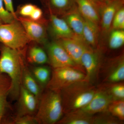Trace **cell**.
Returning a JSON list of instances; mask_svg holds the SVG:
<instances>
[{
  "mask_svg": "<svg viewBox=\"0 0 124 124\" xmlns=\"http://www.w3.org/2000/svg\"><path fill=\"white\" fill-rule=\"evenodd\" d=\"M0 73H6L10 79L9 95L14 99L18 98L22 85L23 67L24 64L20 50L4 45L1 48Z\"/></svg>",
  "mask_w": 124,
  "mask_h": 124,
  "instance_id": "6da1fadb",
  "label": "cell"
},
{
  "mask_svg": "<svg viewBox=\"0 0 124 124\" xmlns=\"http://www.w3.org/2000/svg\"><path fill=\"white\" fill-rule=\"evenodd\" d=\"M97 86L85 80L78 81L60 91L64 114L81 109L87 105L93 98Z\"/></svg>",
  "mask_w": 124,
  "mask_h": 124,
  "instance_id": "7a4b0ae2",
  "label": "cell"
},
{
  "mask_svg": "<svg viewBox=\"0 0 124 124\" xmlns=\"http://www.w3.org/2000/svg\"><path fill=\"white\" fill-rule=\"evenodd\" d=\"M46 89L39 100L35 117L38 124H57L64 115L60 93Z\"/></svg>",
  "mask_w": 124,
  "mask_h": 124,
  "instance_id": "3957f363",
  "label": "cell"
},
{
  "mask_svg": "<svg viewBox=\"0 0 124 124\" xmlns=\"http://www.w3.org/2000/svg\"><path fill=\"white\" fill-rule=\"evenodd\" d=\"M17 19L10 23L0 25V42L11 48L20 50L31 40Z\"/></svg>",
  "mask_w": 124,
  "mask_h": 124,
  "instance_id": "277c9868",
  "label": "cell"
},
{
  "mask_svg": "<svg viewBox=\"0 0 124 124\" xmlns=\"http://www.w3.org/2000/svg\"><path fill=\"white\" fill-rule=\"evenodd\" d=\"M85 74L76 68L64 67L53 68L46 88L60 92L70 85L85 80Z\"/></svg>",
  "mask_w": 124,
  "mask_h": 124,
  "instance_id": "5b68a950",
  "label": "cell"
},
{
  "mask_svg": "<svg viewBox=\"0 0 124 124\" xmlns=\"http://www.w3.org/2000/svg\"><path fill=\"white\" fill-rule=\"evenodd\" d=\"M124 80V53L113 57L104 58L99 69L97 85L102 83L122 82Z\"/></svg>",
  "mask_w": 124,
  "mask_h": 124,
  "instance_id": "8992f818",
  "label": "cell"
},
{
  "mask_svg": "<svg viewBox=\"0 0 124 124\" xmlns=\"http://www.w3.org/2000/svg\"><path fill=\"white\" fill-rule=\"evenodd\" d=\"M104 54L98 47L88 46L83 53L81 63L85 74V80L97 86L99 69L104 58Z\"/></svg>",
  "mask_w": 124,
  "mask_h": 124,
  "instance_id": "52a82bcc",
  "label": "cell"
},
{
  "mask_svg": "<svg viewBox=\"0 0 124 124\" xmlns=\"http://www.w3.org/2000/svg\"><path fill=\"white\" fill-rule=\"evenodd\" d=\"M124 0H110L104 2L100 11V37L106 38L111 30L113 18L117 11L124 6Z\"/></svg>",
  "mask_w": 124,
  "mask_h": 124,
  "instance_id": "ba28073f",
  "label": "cell"
},
{
  "mask_svg": "<svg viewBox=\"0 0 124 124\" xmlns=\"http://www.w3.org/2000/svg\"><path fill=\"white\" fill-rule=\"evenodd\" d=\"M46 49L48 62L53 68L71 67L79 70L63 47L57 41L48 44Z\"/></svg>",
  "mask_w": 124,
  "mask_h": 124,
  "instance_id": "9c48e42d",
  "label": "cell"
},
{
  "mask_svg": "<svg viewBox=\"0 0 124 124\" xmlns=\"http://www.w3.org/2000/svg\"><path fill=\"white\" fill-rule=\"evenodd\" d=\"M57 41L63 47L79 70L85 74L81 64V58L83 53L89 46L76 37L59 39Z\"/></svg>",
  "mask_w": 124,
  "mask_h": 124,
  "instance_id": "30bf717a",
  "label": "cell"
},
{
  "mask_svg": "<svg viewBox=\"0 0 124 124\" xmlns=\"http://www.w3.org/2000/svg\"><path fill=\"white\" fill-rule=\"evenodd\" d=\"M113 101L107 91L100 85H97L95 94L90 101L80 109L93 115L107 110L108 106Z\"/></svg>",
  "mask_w": 124,
  "mask_h": 124,
  "instance_id": "8fae6325",
  "label": "cell"
},
{
  "mask_svg": "<svg viewBox=\"0 0 124 124\" xmlns=\"http://www.w3.org/2000/svg\"><path fill=\"white\" fill-rule=\"evenodd\" d=\"M17 116H33L36 113L39 100L22 85L18 97Z\"/></svg>",
  "mask_w": 124,
  "mask_h": 124,
  "instance_id": "7c38bea8",
  "label": "cell"
},
{
  "mask_svg": "<svg viewBox=\"0 0 124 124\" xmlns=\"http://www.w3.org/2000/svg\"><path fill=\"white\" fill-rule=\"evenodd\" d=\"M83 17L100 26V11L104 2L99 0H75Z\"/></svg>",
  "mask_w": 124,
  "mask_h": 124,
  "instance_id": "4fadbf2b",
  "label": "cell"
},
{
  "mask_svg": "<svg viewBox=\"0 0 124 124\" xmlns=\"http://www.w3.org/2000/svg\"><path fill=\"white\" fill-rule=\"evenodd\" d=\"M18 20L23 25L31 41L41 44L46 42V29L42 23L28 17L19 18Z\"/></svg>",
  "mask_w": 124,
  "mask_h": 124,
  "instance_id": "5bb4252c",
  "label": "cell"
},
{
  "mask_svg": "<svg viewBox=\"0 0 124 124\" xmlns=\"http://www.w3.org/2000/svg\"><path fill=\"white\" fill-rule=\"evenodd\" d=\"M62 18L66 21L76 37L84 41L82 33L85 19L78 10L76 4L72 8L63 15Z\"/></svg>",
  "mask_w": 124,
  "mask_h": 124,
  "instance_id": "9a60e30c",
  "label": "cell"
},
{
  "mask_svg": "<svg viewBox=\"0 0 124 124\" xmlns=\"http://www.w3.org/2000/svg\"><path fill=\"white\" fill-rule=\"evenodd\" d=\"M50 25L52 33L58 39L76 37L73 31L64 19L54 14L50 16Z\"/></svg>",
  "mask_w": 124,
  "mask_h": 124,
  "instance_id": "2e32d148",
  "label": "cell"
},
{
  "mask_svg": "<svg viewBox=\"0 0 124 124\" xmlns=\"http://www.w3.org/2000/svg\"><path fill=\"white\" fill-rule=\"evenodd\" d=\"M100 36L99 25L85 19L84 26L82 33L84 41L90 47L96 48L98 46Z\"/></svg>",
  "mask_w": 124,
  "mask_h": 124,
  "instance_id": "e0dca14e",
  "label": "cell"
},
{
  "mask_svg": "<svg viewBox=\"0 0 124 124\" xmlns=\"http://www.w3.org/2000/svg\"><path fill=\"white\" fill-rule=\"evenodd\" d=\"M93 115L78 109L65 113L58 124H93Z\"/></svg>",
  "mask_w": 124,
  "mask_h": 124,
  "instance_id": "ac0fdd59",
  "label": "cell"
},
{
  "mask_svg": "<svg viewBox=\"0 0 124 124\" xmlns=\"http://www.w3.org/2000/svg\"><path fill=\"white\" fill-rule=\"evenodd\" d=\"M22 85L39 100L43 93L42 88L37 81L25 63L23 67Z\"/></svg>",
  "mask_w": 124,
  "mask_h": 124,
  "instance_id": "d6986e66",
  "label": "cell"
},
{
  "mask_svg": "<svg viewBox=\"0 0 124 124\" xmlns=\"http://www.w3.org/2000/svg\"><path fill=\"white\" fill-rule=\"evenodd\" d=\"M11 87L9 77L0 75V124L2 121L7 106V98Z\"/></svg>",
  "mask_w": 124,
  "mask_h": 124,
  "instance_id": "ffe728a7",
  "label": "cell"
},
{
  "mask_svg": "<svg viewBox=\"0 0 124 124\" xmlns=\"http://www.w3.org/2000/svg\"><path fill=\"white\" fill-rule=\"evenodd\" d=\"M99 85L107 91L113 100H124V81L102 83Z\"/></svg>",
  "mask_w": 124,
  "mask_h": 124,
  "instance_id": "44dd1931",
  "label": "cell"
},
{
  "mask_svg": "<svg viewBox=\"0 0 124 124\" xmlns=\"http://www.w3.org/2000/svg\"><path fill=\"white\" fill-rule=\"evenodd\" d=\"M45 2L51 10L63 15L76 5L75 0H46Z\"/></svg>",
  "mask_w": 124,
  "mask_h": 124,
  "instance_id": "7402d4cb",
  "label": "cell"
},
{
  "mask_svg": "<svg viewBox=\"0 0 124 124\" xmlns=\"http://www.w3.org/2000/svg\"><path fill=\"white\" fill-rule=\"evenodd\" d=\"M33 77L42 89L46 88L50 80L51 71L48 67H36L32 69L31 72Z\"/></svg>",
  "mask_w": 124,
  "mask_h": 124,
  "instance_id": "603a6c76",
  "label": "cell"
},
{
  "mask_svg": "<svg viewBox=\"0 0 124 124\" xmlns=\"http://www.w3.org/2000/svg\"><path fill=\"white\" fill-rule=\"evenodd\" d=\"M108 48L111 50L120 48L124 44V30H111L108 34Z\"/></svg>",
  "mask_w": 124,
  "mask_h": 124,
  "instance_id": "cb8c5ba5",
  "label": "cell"
},
{
  "mask_svg": "<svg viewBox=\"0 0 124 124\" xmlns=\"http://www.w3.org/2000/svg\"><path fill=\"white\" fill-rule=\"evenodd\" d=\"M28 60L32 63L43 64L48 62V55L45 51L40 47L33 46L30 49Z\"/></svg>",
  "mask_w": 124,
  "mask_h": 124,
  "instance_id": "d4e9b609",
  "label": "cell"
},
{
  "mask_svg": "<svg viewBox=\"0 0 124 124\" xmlns=\"http://www.w3.org/2000/svg\"><path fill=\"white\" fill-rule=\"evenodd\" d=\"M120 120L107 110L93 115V124H124Z\"/></svg>",
  "mask_w": 124,
  "mask_h": 124,
  "instance_id": "484cf974",
  "label": "cell"
},
{
  "mask_svg": "<svg viewBox=\"0 0 124 124\" xmlns=\"http://www.w3.org/2000/svg\"><path fill=\"white\" fill-rule=\"evenodd\" d=\"M107 111L112 115L124 121V100H113L108 108Z\"/></svg>",
  "mask_w": 124,
  "mask_h": 124,
  "instance_id": "4316f807",
  "label": "cell"
},
{
  "mask_svg": "<svg viewBox=\"0 0 124 124\" xmlns=\"http://www.w3.org/2000/svg\"><path fill=\"white\" fill-rule=\"evenodd\" d=\"M124 29V7L123 6L117 11L114 16L112 24L111 30Z\"/></svg>",
  "mask_w": 124,
  "mask_h": 124,
  "instance_id": "83f0119b",
  "label": "cell"
},
{
  "mask_svg": "<svg viewBox=\"0 0 124 124\" xmlns=\"http://www.w3.org/2000/svg\"><path fill=\"white\" fill-rule=\"evenodd\" d=\"M4 0H0V19L5 23L13 22L17 18L7 10L4 6Z\"/></svg>",
  "mask_w": 124,
  "mask_h": 124,
  "instance_id": "f1b7e54d",
  "label": "cell"
},
{
  "mask_svg": "<svg viewBox=\"0 0 124 124\" xmlns=\"http://www.w3.org/2000/svg\"><path fill=\"white\" fill-rule=\"evenodd\" d=\"M12 124H38V122L35 116L25 115L16 116Z\"/></svg>",
  "mask_w": 124,
  "mask_h": 124,
  "instance_id": "f546056e",
  "label": "cell"
},
{
  "mask_svg": "<svg viewBox=\"0 0 124 124\" xmlns=\"http://www.w3.org/2000/svg\"><path fill=\"white\" fill-rule=\"evenodd\" d=\"M36 7V6L32 4H26L20 7L19 14L23 17H29Z\"/></svg>",
  "mask_w": 124,
  "mask_h": 124,
  "instance_id": "4dcf8cb0",
  "label": "cell"
},
{
  "mask_svg": "<svg viewBox=\"0 0 124 124\" xmlns=\"http://www.w3.org/2000/svg\"><path fill=\"white\" fill-rule=\"evenodd\" d=\"M42 16V10L37 6L29 16V18L32 20L38 21L41 18Z\"/></svg>",
  "mask_w": 124,
  "mask_h": 124,
  "instance_id": "1f68e13d",
  "label": "cell"
},
{
  "mask_svg": "<svg viewBox=\"0 0 124 124\" xmlns=\"http://www.w3.org/2000/svg\"><path fill=\"white\" fill-rule=\"evenodd\" d=\"M4 1L5 7L6 9L13 14L17 18L14 9L13 0H4Z\"/></svg>",
  "mask_w": 124,
  "mask_h": 124,
  "instance_id": "d6a6232c",
  "label": "cell"
},
{
  "mask_svg": "<svg viewBox=\"0 0 124 124\" xmlns=\"http://www.w3.org/2000/svg\"><path fill=\"white\" fill-rule=\"evenodd\" d=\"M99 0L100 1H102V2H108L110 0Z\"/></svg>",
  "mask_w": 124,
  "mask_h": 124,
  "instance_id": "836d02e7",
  "label": "cell"
},
{
  "mask_svg": "<svg viewBox=\"0 0 124 124\" xmlns=\"http://www.w3.org/2000/svg\"><path fill=\"white\" fill-rule=\"evenodd\" d=\"M2 23L3 22H2V20H1L0 19V25H1V24H2Z\"/></svg>",
  "mask_w": 124,
  "mask_h": 124,
  "instance_id": "e575fe53",
  "label": "cell"
},
{
  "mask_svg": "<svg viewBox=\"0 0 124 124\" xmlns=\"http://www.w3.org/2000/svg\"><path fill=\"white\" fill-rule=\"evenodd\" d=\"M43 0L44 1H45V2L46 0Z\"/></svg>",
  "mask_w": 124,
  "mask_h": 124,
  "instance_id": "d590c367",
  "label": "cell"
}]
</instances>
